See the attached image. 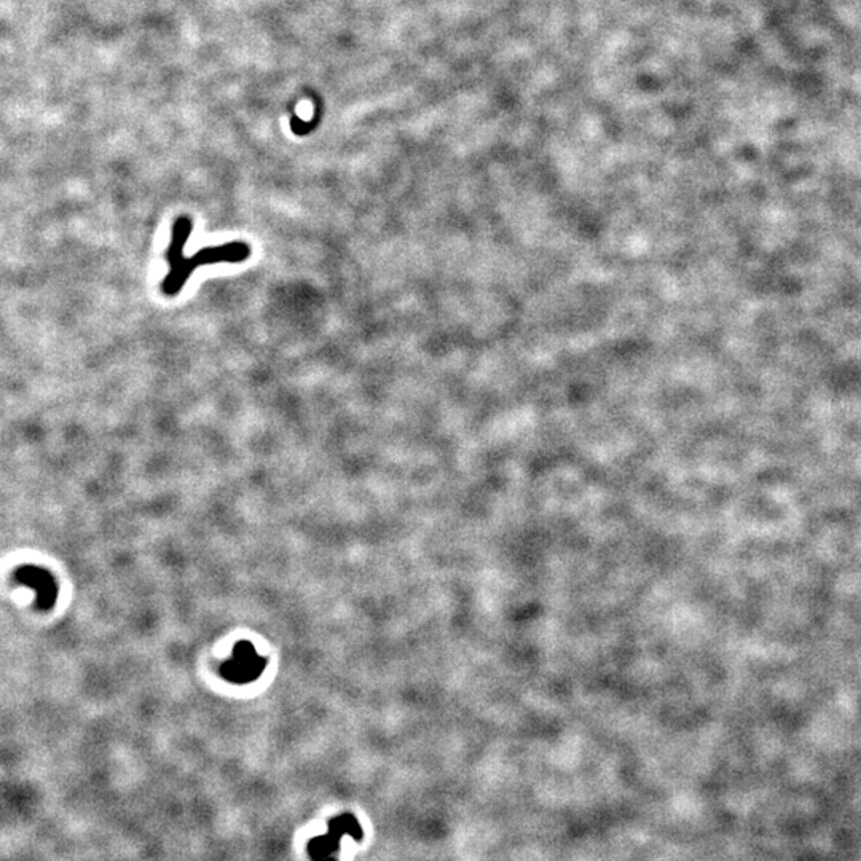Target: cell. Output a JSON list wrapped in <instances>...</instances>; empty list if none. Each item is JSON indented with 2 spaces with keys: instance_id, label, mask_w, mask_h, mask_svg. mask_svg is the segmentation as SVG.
<instances>
[{
  "instance_id": "6da1fadb",
  "label": "cell",
  "mask_w": 861,
  "mask_h": 861,
  "mask_svg": "<svg viewBox=\"0 0 861 861\" xmlns=\"http://www.w3.org/2000/svg\"><path fill=\"white\" fill-rule=\"evenodd\" d=\"M193 232V220L188 215H179L173 224L171 243L166 252L169 273L163 278L159 289L168 297H176L182 292L190 276L199 266L215 264H241L250 255V248L244 241L224 243L220 246H209L197 250L193 255L184 254L185 243Z\"/></svg>"
}]
</instances>
